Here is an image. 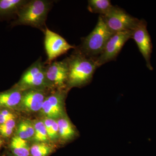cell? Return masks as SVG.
<instances>
[{
    "label": "cell",
    "mask_w": 156,
    "mask_h": 156,
    "mask_svg": "<svg viewBox=\"0 0 156 156\" xmlns=\"http://www.w3.org/2000/svg\"><path fill=\"white\" fill-rule=\"evenodd\" d=\"M68 66L67 87H80L92 80L98 68L95 58L88 57L76 49L66 58Z\"/></svg>",
    "instance_id": "1"
},
{
    "label": "cell",
    "mask_w": 156,
    "mask_h": 156,
    "mask_svg": "<svg viewBox=\"0 0 156 156\" xmlns=\"http://www.w3.org/2000/svg\"><path fill=\"white\" fill-rule=\"evenodd\" d=\"M53 2L45 0L28 1L17 13L13 26L27 25L44 31L45 22Z\"/></svg>",
    "instance_id": "2"
},
{
    "label": "cell",
    "mask_w": 156,
    "mask_h": 156,
    "mask_svg": "<svg viewBox=\"0 0 156 156\" xmlns=\"http://www.w3.org/2000/svg\"><path fill=\"white\" fill-rule=\"evenodd\" d=\"M113 34L100 15L95 28L89 35L83 38L81 44L76 49L88 57L96 58L102 53L109 39Z\"/></svg>",
    "instance_id": "3"
},
{
    "label": "cell",
    "mask_w": 156,
    "mask_h": 156,
    "mask_svg": "<svg viewBox=\"0 0 156 156\" xmlns=\"http://www.w3.org/2000/svg\"><path fill=\"white\" fill-rule=\"evenodd\" d=\"M18 87L23 91L29 89L43 90L51 88L47 80L44 62L40 58L23 73L19 82Z\"/></svg>",
    "instance_id": "4"
},
{
    "label": "cell",
    "mask_w": 156,
    "mask_h": 156,
    "mask_svg": "<svg viewBox=\"0 0 156 156\" xmlns=\"http://www.w3.org/2000/svg\"><path fill=\"white\" fill-rule=\"evenodd\" d=\"M101 16L109 30L113 34L132 30L139 20L117 6H114L106 15Z\"/></svg>",
    "instance_id": "5"
},
{
    "label": "cell",
    "mask_w": 156,
    "mask_h": 156,
    "mask_svg": "<svg viewBox=\"0 0 156 156\" xmlns=\"http://www.w3.org/2000/svg\"><path fill=\"white\" fill-rule=\"evenodd\" d=\"M131 30L114 34L107 43L101 54L95 58L98 67L115 60L126 42L131 38Z\"/></svg>",
    "instance_id": "6"
},
{
    "label": "cell",
    "mask_w": 156,
    "mask_h": 156,
    "mask_svg": "<svg viewBox=\"0 0 156 156\" xmlns=\"http://www.w3.org/2000/svg\"><path fill=\"white\" fill-rule=\"evenodd\" d=\"M131 38L136 42L140 52L145 59L148 68L151 70H153L151 63L152 43L147 30V23L144 19L139 20L131 30Z\"/></svg>",
    "instance_id": "7"
},
{
    "label": "cell",
    "mask_w": 156,
    "mask_h": 156,
    "mask_svg": "<svg viewBox=\"0 0 156 156\" xmlns=\"http://www.w3.org/2000/svg\"><path fill=\"white\" fill-rule=\"evenodd\" d=\"M44 33V46L47 55L45 64H50L58 56L67 53L74 46L69 44L66 40L59 34L46 27Z\"/></svg>",
    "instance_id": "8"
},
{
    "label": "cell",
    "mask_w": 156,
    "mask_h": 156,
    "mask_svg": "<svg viewBox=\"0 0 156 156\" xmlns=\"http://www.w3.org/2000/svg\"><path fill=\"white\" fill-rule=\"evenodd\" d=\"M45 70L47 80L51 87L61 90L67 87L68 66L66 58L47 65Z\"/></svg>",
    "instance_id": "9"
},
{
    "label": "cell",
    "mask_w": 156,
    "mask_h": 156,
    "mask_svg": "<svg viewBox=\"0 0 156 156\" xmlns=\"http://www.w3.org/2000/svg\"><path fill=\"white\" fill-rule=\"evenodd\" d=\"M65 94L58 91L45 98L41 111L47 118L58 119L64 115V100Z\"/></svg>",
    "instance_id": "10"
},
{
    "label": "cell",
    "mask_w": 156,
    "mask_h": 156,
    "mask_svg": "<svg viewBox=\"0 0 156 156\" xmlns=\"http://www.w3.org/2000/svg\"><path fill=\"white\" fill-rule=\"evenodd\" d=\"M45 98L43 90L29 89L23 92L20 104L22 108L27 111L36 112L41 110Z\"/></svg>",
    "instance_id": "11"
},
{
    "label": "cell",
    "mask_w": 156,
    "mask_h": 156,
    "mask_svg": "<svg viewBox=\"0 0 156 156\" xmlns=\"http://www.w3.org/2000/svg\"><path fill=\"white\" fill-rule=\"evenodd\" d=\"M23 91L17 88L0 93V106L11 108L20 105Z\"/></svg>",
    "instance_id": "12"
},
{
    "label": "cell",
    "mask_w": 156,
    "mask_h": 156,
    "mask_svg": "<svg viewBox=\"0 0 156 156\" xmlns=\"http://www.w3.org/2000/svg\"><path fill=\"white\" fill-rule=\"evenodd\" d=\"M27 2L25 0H0V16L17 14Z\"/></svg>",
    "instance_id": "13"
},
{
    "label": "cell",
    "mask_w": 156,
    "mask_h": 156,
    "mask_svg": "<svg viewBox=\"0 0 156 156\" xmlns=\"http://www.w3.org/2000/svg\"><path fill=\"white\" fill-rule=\"evenodd\" d=\"M114 6L109 0H89L88 1V9L90 12L97 13L101 16L108 14Z\"/></svg>",
    "instance_id": "14"
},
{
    "label": "cell",
    "mask_w": 156,
    "mask_h": 156,
    "mask_svg": "<svg viewBox=\"0 0 156 156\" xmlns=\"http://www.w3.org/2000/svg\"><path fill=\"white\" fill-rule=\"evenodd\" d=\"M11 149L16 156H29L30 147L26 140L17 136L12 138L11 143Z\"/></svg>",
    "instance_id": "15"
},
{
    "label": "cell",
    "mask_w": 156,
    "mask_h": 156,
    "mask_svg": "<svg viewBox=\"0 0 156 156\" xmlns=\"http://www.w3.org/2000/svg\"><path fill=\"white\" fill-rule=\"evenodd\" d=\"M58 126V134L65 140L72 139L76 135L74 128L69 120L62 118L57 121Z\"/></svg>",
    "instance_id": "16"
},
{
    "label": "cell",
    "mask_w": 156,
    "mask_h": 156,
    "mask_svg": "<svg viewBox=\"0 0 156 156\" xmlns=\"http://www.w3.org/2000/svg\"><path fill=\"white\" fill-rule=\"evenodd\" d=\"M34 134V126L30 121L26 120L20 123L17 129V136L27 140L33 137Z\"/></svg>",
    "instance_id": "17"
},
{
    "label": "cell",
    "mask_w": 156,
    "mask_h": 156,
    "mask_svg": "<svg viewBox=\"0 0 156 156\" xmlns=\"http://www.w3.org/2000/svg\"><path fill=\"white\" fill-rule=\"evenodd\" d=\"M34 140L38 142H45L48 140V136L44 122L39 121L34 125Z\"/></svg>",
    "instance_id": "18"
},
{
    "label": "cell",
    "mask_w": 156,
    "mask_h": 156,
    "mask_svg": "<svg viewBox=\"0 0 156 156\" xmlns=\"http://www.w3.org/2000/svg\"><path fill=\"white\" fill-rule=\"evenodd\" d=\"M51 147L44 143L34 144L30 147L32 156H48L51 152Z\"/></svg>",
    "instance_id": "19"
},
{
    "label": "cell",
    "mask_w": 156,
    "mask_h": 156,
    "mask_svg": "<svg viewBox=\"0 0 156 156\" xmlns=\"http://www.w3.org/2000/svg\"><path fill=\"white\" fill-rule=\"evenodd\" d=\"M15 126L14 119L7 121L4 124L0 125V134L5 137H9L12 134Z\"/></svg>",
    "instance_id": "20"
},
{
    "label": "cell",
    "mask_w": 156,
    "mask_h": 156,
    "mask_svg": "<svg viewBox=\"0 0 156 156\" xmlns=\"http://www.w3.org/2000/svg\"><path fill=\"white\" fill-rule=\"evenodd\" d=\"M15 117L13 114L9 111L3 110L0 112V125L4 124L9 120L14 119Z\"/></svg>",
    "instance_id": "21"
},
{
    "label": "cell",
    "mask_w": 156,
    "mask_h": 156,
    "mask_svg": "<svg viewBox=\"0 0 156 156\" xmlns=\"http://www.w3.org/2000/svg\"><path fill=\"white\" fill-rule=\"evenodd\" d=\"M2 140L0 138V148L2 147Z\"/></svg>",
    "instance_id": "22"
}]
</instances>
